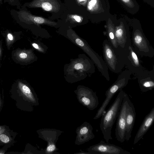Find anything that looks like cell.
<instances>
[{
    "label": "cell",
    "mask_w": 154,
    "mask_h": 154,
    "mask_svg": "<svg viewBox=\"0 0 154 154\" xmlns=\"http://www.w3.org/2000/svg\"><path fill=\"white\" fill-rule=\"evenodd\" d=\"M10 141V137L8 135L6 134L5 132L2 133L0 135V145L7 144Z\"/></svg>",
    "instance_id": "20"
},
{
    "label": "cell",
    "mask_w": 154,
    "mask_h": 154,
    "mask_svg": "<svg viewBox=\"0 0 154 154\" xmlns=\"http://www.w3.org/2000/svg\"><path fill=\"white\" fill-rule=\"evenodd\" d=\"M138 76V82L143 92L151 90L154 88V66L150 70H145Z\"/></svg>",
    "instance_id": "11"
},
{
    "label": "cell",
    "mask_w": 154,
    "mask_h": 154,
    "mask_svg": "<svg viewBox=\"0 0 154 154\" xmlns=\"http://www.w3.org/2000/svg\"><path fill=\"white\" fill-rule=\"evenodd\" d=\"M79 89L83 94V97L82 100L85 105L91 110L97 108L99 102L96 93L89 88L84 86H80Z\"/></svg>",
    "instance_id": "12"
},
{
    "label": "cell",
    "mask_w": 154,
    "mask_h": 154,
    "mask_svg": "<svg viewBox=\"0 0 154 154\" xmlns=\"http://www.w3.org/2000/svg\"><path fill=\"white\" fill-rule=\"evenodd\" d=\"M31 45L35 49L42 53L45 54L48 50V47L39 41L33 42Z\"/></svg>",
    "instance_id": "18"
},
{
    "label": "cell",
    "mask_w": 154,
    "mask_h": 154,
    "mask_svg": "<svg viewBox=\"0 0 154 154\" xmlns=\"http://www.w3.org/2000/svg\"><path fill=\"white\" fill-rule=\"evenodd\" d=\"M2 46H1V41H0V60L1 59V57L2 55Z\"/></svg>",
    "instance_id": "26"
},
{
    "label": "cell",
    "mask_w": 154,
    "mask_h": 154,
    "mask_svg": "<svg viewBox=\"0 0 154 154\" xmlns=\"http://www.w3.org/2000/svg\"><path fill=\"white\" fill-rule=\"evenodd\" d=\"M15 0H9V2L11 3H14Z\"/></svg>",
    "instance_id": "28"
},
{
    "label": "cell",
    "mask_w": 154,
    "mask_h": 154,
    "mask_svg": "<svg viewBox=\"0 0 154 154\" xmlns=\"http://www.w3.org/2000/svg\"><path fill=\"white\" fill-rule=\"evenodd\" d=\"M136 113L134 105L130 100L127 108L126 118L125 140L128 141L131 137V133L135 121Z\"/></svg>",
    "instance_id": "13"
},
{
    "label": "cell",
    "mask_w": 154,
    "mask_h": 154,
    "mask_svg": "<svg viewBox=\"0 0 154 154\" xmlns=\"http://www.w3.org/2000/svg\"><path fill=\"white\" fill-rule=\"evenodd\" d=\"M80 2H82L83 1H85V0H79Z\"/></svg>",
    "instance_id": "30"
},
{
    "label": "cell",
    "mask_w": 154,
    "mask_h": 154,
    "mask_svg": "<svg viewBox=\"0 0 154 154\" xmlns=\"http://www.w3.org/2000/svg\"><path fill=\"white\" fill-rule=\"evenodd\" d=\"M154 121V107L145 117L135 137L134 144L137 143L147 132Z\"/></svg>",
    "instance_id": "14"
},
{
    "label": "cell",
    "mask_w": 154,
    "mask_h": 154,
    "mask_svg": "<svg viewBox=\"0 0 154 154\" xmlns=\"http://www.w3.org/2000/svg\"><path fill=\"white\" fill-rule=\"evenodd\" d=\"M14 55L17 60L25 63H32L38 59L33 49L17 50Z\"/></svg>",
    "instance_id": "15"
},
{
    "label": "cell",
    "mask_w": 154,
    "mask_h": 154,
    "mask_svg": "<svg viewBox=\"0 0 154 154\" xmlns=\"http://www.w3.org/2000/svg\"><path fill=\"white\" fill-rule=\"evenodd\" d=\"M115 35L119 47L128 51L129 47L131 45L130 36L126 27L121 24L114 27Z\"/></svg>",
    "instance_id": "10"
},
{
    "label": "cell",
    "mask_w": 154,
    "mask_h": 154,
    "mask_svg": "<svg viewBox=\"0 0 154 154\" xmlns=\"http://www.w3.org/2000/svg\"><path fill=\"white\" fill-rule=\"evenodd\" d=\"M131 41L133 48L140 56L153 57L154 49L140 29H136L134 30Z\"/></svg>",
    "instance_id": "5"
},
{
    "label": "cell",
    "mask_w": 154,
    "mask_h": 154,
    "mask_svg": "<svg viewBox=\"0 0 154 154\" xmlns=\"http://www.w3.org/2000/svg\"><path fill=\"white\" fill-rule=\"evenodd\" d=\"M55 148V146L54 144H51L47 147V150L48 152H52L54 151Z\"/></svg>",
    "instance_id": "22"
},
{
    "label": "cell",
    "mask_w": 154,
    "mask_h": 154,
    "mask_svg": "<svg viewBox=\"0 0 154 154\" xmlns=\"http://www.w3.org/2000/svg\"><path fill=\"white\" fill-rule=\"evenodd\" d=\"M15 16L16 20L20 23L28 24H45L51 26H55L57 23L46 20L43 17L32 15L29 12L24 10H20L16 11Z\"/></svg>",
    "instance_id": "8"
},
{
    "label": "cell",
    "mask_w": 154,
    "mask_h": 154,
    "mask_svg": "<svg viewBox=\"0 0 154 154\" xmlns=\"http://www.w3.org/2000/svg\"><path fill=\"white\" fill-rule=\"evenodd\" d=\"M55 0H34L28 5L30 7H41L47 11H55L58 8Z\"/></svg>",
    "instance_id": "16"
},
{
    "label": "cell",
    "mask_w": 154,
    "mask_h": 154,
    "mask_svg": "<svg viewBox=\"0 0 154 154\" xmlns=\"http://www.w3.org/2000/svg\"><path fill=\"white\" fill-rule=\"evenodd\" d=\"M72 17L78 22H80L82 21V19L80 16L75 15L73 16Z\"/></svg>",
    "instance_id": "23"
},
{
    "label": "cell",
    "mask_w": 154,
    "mask_h": 154,
    "mask_svg": "<svg viewBox=\"0 0 154 154\" xmlns=\"http://www.w3.org/2000/svg\"><path fill=\"white\" fill-rule=\"evenodd\" d=\"M97 0H91L88 5V8L89 10H92L96 5Z\"/></svg>",
    "instance_id": "21"
},
{
    "label": "cell",
    "mask_w": 154,
    "mask_h": 154,
    "mask_svg": "<svg viewBox=\"0 0 154 154\" xmlns=\"http://www.w3.org/2000/svg\"><path fill=\"white\" fill-rule=\"evenodd\" d=\"M6 40L7 47L10 48L14 42L15 38L14 35L11 32H8L6 35Z\"/></svg>",
    "instance_id": "19"
},
{
    "label": "cell",
    "mask_w": 154,
    "mask_h": 154,
    "mask_svg": "<svg viewBox=\"0 0 154 154\" xmlns=\"http://www.w3.org/2000/svg\"><path fill=\"white\" fill-rule=\"evenodd\" d=\"M65 37L88 55L104 77L106 78L109 76L108 68L104 60L91 48L85 40L71 29L67 31Z\"/></svg>",
    "instance_id": "4"
},
{
    "label": "cell",
    "mask_w": 154,
    "mask_h": 154,
    "mask_svg": "<svg viewBox=\"0 0 154 154\" xmlns=\"http://www.w3.org/2000/svg\"><path fill=\"white\" fill-rule=\"evenodd\" d=\"M126 67L132 73L138 75L145 70L141 64L140 55L136 52L132 45L128 48Z\"/></svg>",
    "instance_id": "9"
},
{
    "label": "cell",
    "mask_w": 154,
    "mask_h": 154,
    "mask_svg": "<svg viewBox=\"0 0 154 154\" xmlns=\"http://www.w3.org/2000/svg\"><path fill=\"white\" fill-rule=\"evenodd\" d=\"M5 127L3 126H0V135L2 133L5 132Z\"/></svg>",
    "instance_id": "24"
},
{
    "label": "cell",
    "mask_w": 154,
    "mask_h": 154,
    "mask_svg": "<svg viewBox=\"0 0 154 154\" xmlns=\"http://www.w3.org/2000/svg\"><path fill=\"white\" fill-rule=\"evenodd\" d=\"M88 150L93 154H131L129 152L121 147L103 140L91 146Z\"/></svg>",
    "instance_id": "7"
},
{
    "label": "cell",
    "mask_w": 154,
    "mask_h": 154,
    "mask_svg": "<svg viewBox=\"0 0 154 154\" xmlns=\"http://www.w3.org/2000/svg\"><path fill=\"white\" fill-rule=\"evenodd\" d=\"M18 86L19 89L24 96L31 101L34 100L33 97L31 90L27 85L19 81Z\"/></svg>",
    "instance_id": "17"
},
{
    "label": "cell",
    "mask_w": 154,
    "mask_h": 154,
    "mask_svg": "<svg viewBox=\"0 0 154 154\" xmlns=\"http://www.w3.org/2000/svg\"><path fill=\"white\" fill-rule=\"evenodd\" d=\"M123 2L127 4H129L131 2L130 0H122Z\"/></svg>",
    "instance_id": "25"
},
{
    "label": "cell",
    "mask_w": 154,
    "mask_h": 154,
    "mask_svg": "<svg viewBox=\"0 0 154 154\" xmlns=\"http://www.w3.org/2000/svg\"><path fill=\"white\" fill-rule=\"evenodd\" d=\"M5 153V151L3 149H0V154H4Z\"/></svg>",
    "instance_id": "27"
},
{
    "label": "cell",
    "mask_w": 154,
    "mask_h": 154,
    "mask_svg": "<svg viewBox=\"0 0 154 154\" xmlns=\"http://www.w3.org/2000/svg\"><path fill=\"white\" fill-rule=\"evenodd\" d=\"M2 0H0V1H2Z\"/></svg>",
    "instance_id": "31"
},
{
    "label": "cell",
    "mask_w": 154,
    "mask_h": 154,
    "mask_svg": "<svg viewBox=\"0 0 154 154\" xmlns=\"http://www.w3.org/2000/svg\"><path fill=\"white\" fill-rule=\"evenodd\" d=\"M1 99L0 98V107L1 106Z\"/></svg>",
    "instance_id": "29"
},
{
    "label": "cell",
    "mask_w": 154,
    "mask_h": 154,
    "mask_svg": "<svg viewBox=\"0 0 154 154\" xmlns=\"http://www.w3.org/2000/svg\"><path fill=\"white\" fill-rule=\"evenodd\" d=\"M95 72L94 64L85 54H79L77 58L72 59L63 68L64 77L69 83H73L86 78L88 75Z\"/></svg>",
    "instance_id": "1"
},
{
    "label": "cell",
    "mask_w": 154,
    "mask_h": 154,
    "mask_svg": "<svg viewBox=\"0 0 154 154\" xmlns=\"http://www.w3.org/2000/svg\"><path fill=\"white\" fill-rule=\"evenodd\" d=\"M102 45L104 60L108 68L115 73L120 72L125 65L128 51L115 49L106 39Z\"/></svg>",
    "instance_id": "2"
},
{
    "label": "cell",
    "mask_w": 154,
    "mask_h": 154,
    "mask_svg": "<svg viewBox=\"0 0 154 154\" xmlns=\"http://www.w3.org/2000/svg\"><path fill=\"white\" fill-rule=\"evenodd\" d=\"M130 100L125 93L117 118L115 136L117 140L121 143L125 140L126 111Z\"/></svg>",
    "instance_id": "6"
},
{
    "label": "cell",
    "mask_w": 154,
    "mask_h": 154,
    "mask_svg": "<svg viewBox=\"0 0 154 154\" xmlns=\"http://www.w3.org/2000/svg\"><path fill=\"white\" fill-rule=\"evenodd\" d=\"M114 102L109 109L103 114L100 124V128L106 142L112 139L111 130L117 119L120 107L125 92L120 91Z\"/></svg>",
    "instance_id": "3"
}]
</instances>
